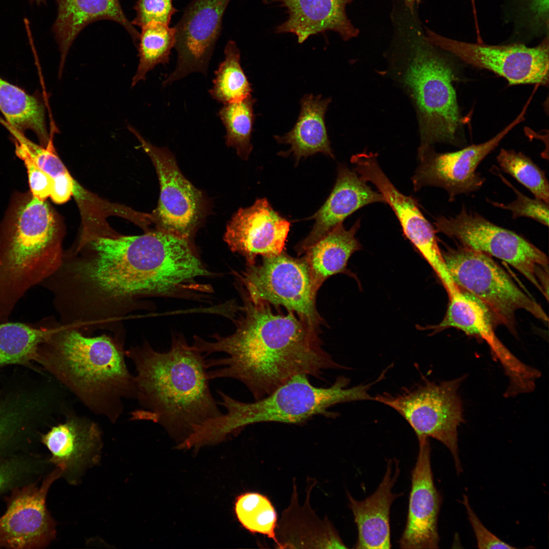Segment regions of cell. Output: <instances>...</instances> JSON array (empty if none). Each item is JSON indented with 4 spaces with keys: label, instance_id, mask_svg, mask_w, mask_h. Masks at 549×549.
<instances>
[{
    "label": "cell",
    "instance_id": "obj_2",
    "mask_svg": "<svg viewBox=\"0 0 549 549\" xmlns=\"http://www.w3.org/2000/svg\"><path fill=\"white\" fill-rule=\"evenodd\" d=\"M235 331L216 334L214 341L195 337L193 345L206 357L223 352L227 357L206 360L209 380L232 378L243 383L255 400L269 394L298 375L320 377L325 370L345 367L322 347L317 330L297 318L273 313L268 303L248 300Z\"/></svg>",
    "mask_w": 549,
    "mask_h": 549
},
{
    "label": "cell",
    "instance_id": "obj_10",
    "mask_svg": "<svg viewBox=\"0 0 549 549\" xmlns=\"http://www.w3.org/2000/svg\"><path fill=\"white\" fill-rule=\"evenodd\" d=\"M464 377L437 384L426 381L396 395L385 393L374 401L396 411L409 423L418 439L432 437L443 443L453 457L456 470L462 472L459 455L458 432L463 421L458 390Z\"/></svg>",
    "mask_w": 549,
    "mask_h": 549
},
{
    "label": "cell",
    "instance_id": "obj_20",
    "mask_svg": "<svg viewBox=\"0 0 549 549\" xmlns=\"http://www.w3.org/2000/svg\"><path fill=\"white\" fill-rule=\"evenodd\" d=\"M419 451L411 471V489L401 548H438V518L441 497L434 482L428 438L418 439Z\"/></svg>",
    "mask_w": 549,
    "mask_h": 549
},
{
    "label": "cell",
    "instance_id": "obj_33",
    "mask_svg": "<svg viewBox=\"0 0 549 549\" xmlns=\"http://www.w3.org/2000/svg\"><path fill=\"white\" fill-rule=\"evenodd\" d=\"M234 512L245 529L272 539L279 548V542L275 531L277 514L267 497L255 492L242 494L236 499Z\"/></svg>",
    "mask_w": 549,
    "mask_h": 549
},
{
    "label": "cell",
    "instance_id": "obj_27",
    "mask_svg": "<svg viewBox=\"0 0 549 549\" xmlns=\"http://www.w3.org/2000/svg\"><path fill=\"white\" fill-rule=\"evenodd\" d=\"M360 221L357 220L348 230L345 228L343 223H340L304 251L302 258L317 291L329 277L346 272L351 256L361 249V244L355 237Z\"/></svg>",
    "mask_w": 549,
    "mask_h": 549
},
{
    "label": "cell",
    "instance_id": "obj_34",
    "mask_svg": "<svg viewBox=\"0 0 549 549\" xmlns=\"http://www.w3.org/2000/svg\"><path fill=\"white\" fill-rule=\"evenodd\" d=\"M501 169L528 189L535 198L548 203L549 186L545 172L521 152L502 148L497 157Z\"/></svg>",
    "mask_w": 549,
    "mask_h": 549
},
{
    "label": "cell",
    "instance_id": "obj_37",
    "mask_svg": "<svg viewBox=\"0 0 549 549\" xmlns=\"http://www.w3.org/2000/svg\"><path fill=\"white\" fill-rule=\"evenodd\" d=\"M134 9L136 15L131 23L140 27L152 21L169 24L176 12L172 0H137Z\"/></svg>",
    "mask_w": 549,
    "mask_h": 549
},
{
    "label": "cell",
    "instance_id": "obj_22",
    "mask_svg": "<svg viewBox=\"0 0 549 549\" xmlns=\"http://www.w3.org/2000/svg\"><path fill=\"white\" fill-rule=\"evenodd\" d=\"M366 182L354 170L339 165L332 192L322 206L309 218L315 221L311 232L296 246L299 255L358 209L375 202L385 203L381 194L373 191Z\"/></svg>",
    "mask_w": 549,
    "mask_h": 549
},
{
    "label": "cell",
    "instance_id": "obj_4",
    "mask_svg": "<svg viewBox=\"0 0 549 549\" xmlns=\"http://www.w3.org/2000/svg\"><path fill=\"white\" fill-rule=\"evenodd\" d=\"M46 363L58 379L92 412L115 423L123 400L136 399L134 376L121 341L105 334L87 337L70 325H57L41 344Z\"/></svg>",
    "mask_w": 549,
    "mask_h": 549
},
{
    "label": "cell",
    "instance_id": "obj_16",
    "mask_svg": "<svg viewBox=\"0 0 549 549\" xmlns=\"http://www.w3.org/2000/svg\"><path fill=\"white\" fill-rule=\"evenodd\" d=\"M449 302L441 322L424 329H432V333L453 327L467 335L485 341L492 353L501 362L509 378L506 392L510 395L529 392L535 386L540 376L537 370L526 365L516 358L502 343L495 334L494 324L484 306L476 298L458 288L448 294Z\"/></svg>",
    "mask_w": 549,
    "mask_h": 549
},
{
    "label": "cell",
    "instance_id": "obj_38",
    "mask_svg": "<svg viewBox=\"0 0 549 549\" xmlns=\"http://www.w3.org/2000/svg\"><path fill=\"white\" fill-rule=\"evenodd\" d=\"M466 508L469 522L475 533L477 547L479 548H515V547L504 542L491 532L478 518L471 508L467 496L464 495L462 501Z\"/></svg>",
    "mask_w": 549,
    "mask_h": 549
},
{
    "label": "cell",
    "instance_id": "obj_30",
    "mask_svg": "<svg viewBox=\"0 0 549 549\" xmlns=\"http://www.w3.org/2000/svg\"><path fill=\"white\" fill-rule=\"evenodd\" d=\"M140 28L137 44L139 63L132 78V87L144 81L147 73L157 65L169 63L175 42V28L170 27L169 24L152 21Z\"/></svg>",
    "mask_w": 549,
    "mask_h": 549
},
{
    "label": "cell",
    "instance_id": "obj_43",
    "mask_svg": "<svg viewBox=\"0 0 549 549\" xmlns=\"http://www.w3.org/2000/svg\"><path fill=\"white\" fill-rule=\"evenodd\" d=\"M33 1L37 3L38 4H40L42 3H44L45 0H33Z\"/></svg>",
    "mask_w": 549,
    "mask_h": 549
},
{
    "label": "cell",
    "instance_id": "obj_35",
    "mask_svg": "<svg viewBox=\"0 0 549 549\" xmlns=\"http://www.w3.org/2000/svg\"><path fill=\"white\" fill-rule=\"evenodd\" d=\"M492 171L494 174L498 175L505 185L514 191L516 198L515 200L506 204L489 201L491 203L495 206L510 211L513 219L527 217L545 226H548V203L536 198H531L523 194L500 173L497 167L493 168Z\"/></svg>",
    "mask_w": 549,
    "mask_h": 549
},
{
    "label": "cell",
    "instance_id": "obj_21",
    "mask_svg": "<svg viewBox=\"0 0 549 549\" xmlns=\"http://www.w3.org/2000/svg\"><path fill=\"white\" fill-rule=\"evenodd\" d=\"M43 443L51 453L50 462L68 475L79 473L99 460L102 447V432L98 424L84 416L73 414L43 435Z\"/></svg>",
    "mask_w": 549,
    "mask_h": 549
},
{
    "label": "cell",
    "instance_id": "obj_3",
    "mask_svg": "<svg viewBox=\"0 0 549 549\" xmlns=\"http://www.w3.org/2000/svg\"><path fill=\"white\" fill-rule=\"evenodd\" d=\"M136 368V397L142 409L134 420H150L172 436H188L195 429L222 413L211 393L205 356L179 336L170 349L160 352L148 344L125 351Z\"/></svg>",
    "mask_w": 549,
    "mask_h": 549
},
{
    "label": "cell",
    "instance_id": "obj_39",
    "mask_svg": "<svg viewBox=\"0 0 549 549\" xmlns=\"http://www.w3.org/2000/svg\"><path fill=\"white\" fill-rule=\"evenodd\" d=\"M532 8L536 16L541 20H545L548 15V0H532Z\"/></svg>",
    "mask_w": 549,
    "mask_h": 549
},
{
    "label": "cell",
    "instance_id": "obj_6",
    "mask_svg": "<svg viewBox=\"0 0 549 549\" xmlns=\"http://www.w3.org/2000/svg\"><path fill=\"white\" fill-rule=\"evenodd\" d=\"M415 8L395 6L391 13L394 43L402 57V82L417 108L421 146L458 145L463 121L447 59L428 40Z\"/></svg>",
    "mask_w": 549,
    "mask_h": 549
},
{
    "label": "cell",
    "instance_id": "obj_9",
    "mask_svg": "<svg viewBox=\"0 0 549 549\" xmlns=\"http://www.w3.org/2000/svg\"><path fill=\"white\" fill-rule=\"evenodd\" d=\"M434 225L436 232L508 263L548 300V257L524 237L494 224L476 212L468 211L465 206L454 217H438Z\"/></svg>",
    "mask_w": 549,
    "mask_h": 549
},
{
    "label": "cell",
    "instance_id": "obj_40",
    "mask_svg": "<svg viewBox=\"0 0 549 549\" xmlns=\"http://www.w3.org/2000/svg\"><path fill=\"white\" fill-rule=\"evenodd\" d=\"M12 473L8 468L0 466V490L11 480Z\"/></svg>",
    "mask_w": 549,
    "mask_h": 549
},
{
    "label": "cell",
    "instance_id": "obj_29",
    "mask_svg": "<svg viewBox=\"0 0 549 549\" xmlns=\"http://www.w3.org/2000/svg\"><path fill=\"white\" fill-rule=\"evenodd\" d=\"M52 328V321L37 324L0 322V367L24 362L39 351Z\"/></svg>",
    "mask_w": 549,
    "mask_h": 549
},
{
    "label": "cell",
    "instance_id": "obj_12",
    "mask_svg": "<svg viewBox=\"0 0 549 549\" xmlns=\"http://www.w3.org/2000/svg\"><path fill=\"white\" fill-rule=\"evenodd\" d=\"M424 29L428 40L435 47L467 64L494 72L505 78L509 85H548V37L533 47L521 43L492 45L458 41L428 28Z\"/></svg>",
    "mask_w": 549,
    "mask_h": 549
},
{
    "label": "cell",
    "instance_id": "obj_19",
    "mask_svg": "<svg viewBox=\"0 0 549 549\" xmlns=\"http://www.w3.org/2000/svg\"><path fill=\"white\" fill-rule=\"evenodd\" d=\"M290 223L275 211L266 198L239 208L228 222L224 239L233 252L243 256L248 265L258 255L276 256L284 251Z\"/></svg>",
    "mask_w": 549,
    "mask_h": 549
},
{
    "label": "cell",
    "instance_id": "obj_41",
    "mask_svg": "<svg viewBox=\"0 0 549 549\" xmlns=\"http://www.w3.org/2000/svg\"><path fill=\"white\" fill-rule=\"evenodd\" d=\"M9 424V420L0 417V439L8 431Z\"/></svg>",
    "mask_w": 549,
    "mask_h": 549
},
{
    "label": "cell",
    "instance_id": "obj_14",
    "mask_svg": "<svg viewBox=\"0 0 549 549\" xmlns=\"http://www.w3.org/2000/svg\"><path fill=\"white\" fill-rule=\"evenodd\" d=\"M524 107L520 114L508 126L486 142L472 144L454 152L437 153L431 146H420V163L412 178L414 190L431 186L444 189L452 201L456 196L478 190L484 178L477 168L484 158L499 144L503 138L525 119Z\"/></svg>",
    "mask_w": 549,
    "mask_h": 549
},
{
    "label": "cell",
    "instance_id": "obj_28",
    "mask_svg": "<svg viewBox=\"0 0 549 549\" xmlns=\"http://www.w3.org/2000/svg\"><path fill=\"white\" fill-rule=\"evenodd\" d=\"M0 111L9 127L24 134L31 130L42 146H46L50 135L47 131L45 106L41 101L30 95L0 76Z\"/></svg>",
    "mask_w": 549,
    "mask_h": 549
},
{
    "label": "cell",
    "instance_id": "obj_11",
    "mask_svg": "<svg viewBox=\"0 0 549 549\" xmlns=\"http://www.w3.org/2000/svg\"><path fill=\"white\" fill-rule=\"evenodd\" d=\"M240 279L250 301L283 306L317 330L322 322L315 304L317 290L302 258H292L284 251L264 257L260 264L248 265Z\"/></svg>",
    "mask_w": 549,
    "mask_h": 549
},
{
    "label": "cell",
    "instance_id": "obj_25",
    "mask_svg": "<svg viewBox=\"0 0 549 549\" xmlns=\"http://www.w3.org/2000/svg\"><path fill=\"white\" fill-rule=\"evenodd\" d=\"M57 15L52 29L60 52L58 77L75 38L88 24L101 20L123 26L137 45L139 33L125 14L119 0H55Z\"/></svg>",
    "mask_w": 549,
    "mask_h": 549
},
{
    "label": "cell",
    "instance_id": "obj_13",
    "mask_svg": "<svg viewBox=\"0 0 549 549\" xmlns=\"http://www.w3.org/2000/svg\"><path fill=\"white\" fill-rule=\"evenodd\" d=\"M128 128L139 140L155 166L160 185L158 206L149 217L156 229L190 240L203 212L201 192L181 173L174 155L166 147L146 141L131 126Z\"/></svg>",
    "mask_w": 549,
    "mask_h": 549
},
{
    "label": "cell",
    "instance_id": "obj_8",
    "mask_svg": "<svg viewBox=\"0 0 549 549\" xmlns=\"http://www.w3.org/2000/svg\"><path fill=\"white\" fill-rule=\"evenodd\" d=\"M441 253L454 283L484 306L494 325H504L515 333V313L521 309L548 322L541 306L489 255L461 245Z\"/></svg>",
    "mask_w": 549,
    "mask_h": 549
},
{
    "label": "cell",
    "instance_id": "obj_36",
    "mask_svg": "<svg viewBox=\"0 0 549 549\" xmlns=\"http://www.w3.org/2000/svg\"><path fill=\"white\" fill-rule=\"evenodd\" d=\"M8 128L13 136L16 155L23 161L26 168L30 192L34 197L45 201L51 194L53 179L37 166L21 139L22 133Z\"/></svg>",
    "mask_w": 549,
    "mask_h": 549
},
{
    "label": "cell",
    "instance_id": "obj_18",
    "mask_svg": "<svg viewBox=\"0 0 549 549\" xmlns=\"http://www.w3.org/2000/svg\"><path fill=\"white\" fill-rule=\"evenodd\" d=\"M56 468L40 486L30 485L15 491L0 517V546L12 548H41L55 536L54 522L46 506L51 484L63 475Z\"/></svg>",
    "mask_w": 549,
    "mask_h": 549
},
{
    "label": "cell",
    "instance_id": "obj_26",
    "mask_svg": "<svg viewBox=\"0 0 549 549\" xmlns=\"http://www.w3.org/2000/svg\"><path fill=\"white\" fill-rule=\"evenodd\" d=\"M330 98L323 99L321 95L306 94L300 101V111L293 128L284 136H275L279 143L290 145L284 156L291 154L298 163L302 158L322 153L332 158L334 154L330 146L326 126L325 114Z\"/></svg>",
    "mask_w": 549,
    "mask_h": 549
},
{
    "label": "cell",
    "instance_id": "obj_42",
    "mask_svg": "<svg viewBox=\"0 0 549 549\" xmlns=\"http://www.w3.org/2000/svg\"><path fill=\"white\" fill-rule=\"evenodd\" d=\"M403 3L407 6L409 7H415L416 5H418L421 0H402Z\"/></svg>",
    "mask_w": 549,
    "mask_h": 549
},
{
    "label": "cell",
    "instance_id": "obj_32",
    "mask_svg": "<svg viewBox=\"0 0 549 549\" xmlns=\"http://www.w3.org/2000/svg\"><path fill=\"white\" fill-rule=\"evenodd\" d=\"M256 99L251 95L241 102L224 104L218 115L226 130V144L234 148L242 159H248L253 149L251 138L255 116Z\"/></svg>",
    "mask_w": 549,
    "mask_h": 549
},
{
    "label": "cell",
    "instance_id": "obj_24",
    "mask_svg": "<svg viewBox=\"0 0 549 549\" xmlns=\"http://www.w3.org/2000/svg\"><path fill=\"white\" fill-rule=\"evenodd\" d=\"M400 472L399 461L389 460L382 480L377 490L363 500L347 493L349 505L358 531L356 548H390L389 516L391 504L400 495L392 488Z\"/></svg>",
    "mask_w": 549,
    "mask_h": 549
},
{
    "label": "cell",
    "instance_id": "obj_7",
    "mask_svg": "<svg viewBox=\"0 0 549 549\" xmlns=\"http://www.w3.org/2000/svg\"><path fill=\"white\" fill-rule=\"evenodd\" d=\"M349 383V378L341 376L329 387H318L311 384L308 376L298 375L269 394L251 403L218 391L221 398L218 404L224 407L226 412L205 422L204 435L210 442L218 443L250 424L300 423L317 415H337L328 410L339 404L374 400L368 392L373 382L350 388Z\"/></svg>",
    "mask_w": 549,
    "mask_h": 549
},
{
    "label": "cell",
    "instance_id": "obj_23",
    "mask_svg": "<svg viewBox=\"0 0 549 549\" xmlns=\"http://www.w3.org/2000/svg\"><path fill=\"white\" fill-rule=\"evenodd\" d=\"M354 0H265L287 9L288 18L277 33H292L302 43L312 35L332 30L344 41L356 37L359 30L348 19L346 8Z\"/></svg>",
    "mask_w": 549,
    "mask_h": 549
},
{
    "label": "cell",
    "instance_id": "obj_5",
    "mask_svg": "<svg viewBox=\"0 0 549 549\" xmlns=\"http://www.w3.org/2000/svg\"><path fill=\"white\" fill-rule=\"evenodd\" d=\"M62 236L54 212L29 191L15 193L0 223V322L30 288L62 265Z\"/></svg>",
    "mask_w": 549,
    "mask_h": 549
},
{
    "label": "cell",
    "instance_id": "obj_17",
    "mask_svg": "<svg viewBox=\"0 0 549 549\" xmlns=\"http://www.w3.org/2000/svg\"><path fill=\"white\" fill-rule=\"evenodd\" d=\"M230 1L192 0L174 27L177 64L163 82V87L192 73L207 75L223 16Z\"/></svg>",
    "mask_w": 549,
    "mask_h": 549
},
{
    "label": "cell",
    "instance_id": "obj_31",
    "mask_svg": "<svg viewBox=\"0 0 549 549\" xmlns=\"http://www.w3.org/2000/svg\"><path fill=\"white\" fill-rule=\"evenodd\" d=\"M225 59L215 71L211 97L223 104L241 102L251 95L252 89L240 65V53L232 40L224 48Z\"/></svg>",
    "mask_w": 549,
    "mask_h": 549
},
{
    "label": "cell",
    "instance_id": "obj_15",
    "mask_svg": "<svg viewBox=\"0 0 549 549\" xmlns=\"http://www.w3.org/2000/svg\"><path fill=\"white\" fill-rule=\"evenodd\" d=\"M377 159V154L363 152L353 155L351 161L358 175L374 185L383 196L397 217L404 235L429 263L444 288H450L454 283L438 246L435 228L424 217L415 199L401 193L391 182Z\"/></svg>",
    "mask_w": 549,
    "mask_h": 549
},
{
    "label": "cell",
    "instance_id": "obj_1",
    "mask_svg": "<svg viewBox=\"0 0 549 549\" xmlns=\"http://www.w3.org/2000/svg\"><path fill=\"white\" fill-rule=\"evenodd\" d=\"M87 244L88 253L66 260L64 278L77 307L100 322L126 314L141 297L195 289L197 279L211 274L190 240L157 230Z\"/></svg>",
    "mask_w": 549,
    "mask_h": 549
}]
</instances>
